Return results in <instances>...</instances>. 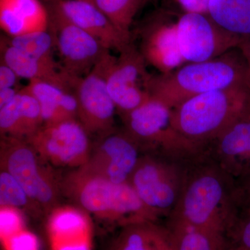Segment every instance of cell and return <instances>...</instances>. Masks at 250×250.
<instances>
[{
    "label": "cell",
    "mask_w": 250,
    "mask_h": 250,
    "mask_svg": "<svg viewBox=\"0 0 250 250\" xmlns=\"http://www.w3.org/2000/svg\"><path fill=\"white\" fill-rule=\"evenodd\" d=\"M62 188L87 213L121 228L158 219L129 182L113 183L82 167L67 176Z\"/></svg>",
    "instance_id": "obj_3"
},
{
    "label": "cell",
    "mask_w": 250,
    "mask_h": 250,
    "mask_svg": "<svg viewBox=\"0 0 250 250\" xmlns=\"http://www.w3.org/2000/svg\"><path fill=\"white\" fill-rule=\"evenodd\" d=\"M1 62L12 68L21 79L41 80L75 93L80 78L71 76L57 62L40 60L11 45L6 37L1 38Z\"/></svg>",
    "instance_id": "obj_17"
},
{
    "label": "cell",
    "mask_w": 250,
    "mask_h": 250,
    "mask_svg": "<svg viewBox=\"0 0 250 250\" xmlns=\"http://www.w3.org/2000/svg\"><path fill=\"white\" fill-rule=\"evenodd\" d=\"M241 49H243L245 55H246L247 60H248V64H249L250 72V39L245 42L241 45Z\"/></svg>",
    "instance_id": "obj_34"
},
{
    "label": "cell",
    "mask_w": 250,
    "mask_h": 250,
    "mask_svg": "<svg viewBox=\"0 0 250 250\" xmlns=\"http://www.w3.org/2000/svg\"><path fill=\"white\" fill-rule=\"evenodd\" d=\"M238 86H250L249 64L241 47L205 62H186L166 75H152L149 90L174 108L200 94Z\"/></svg>",
    "instance_id": "obj_2"
},
{
    "label": "cell",
    "mask_w": 250,
    "mask_h": 250,
    "mask_svg": "<svg viewBox=\"0 0 250 250\" xmlns=\"http://www.w3.org/2000/svg\"><path fill=\"white\" fill-rule=\"evenodd\" d=\"M44 163L27 141L1 136V170L18 181L41 211H52L58 202L60 187Z\"/></svg>",
    "instance_id": "obj_7"
},
{
    "label": "cell",
    "mask_w": 250,
    "mask_h": 250,
    "mask_svg": "<svg viewBox=\"0 0 250 250\" xmlns=\"http://www.w3.org/2000/svg\"><path fill=\"white\" fill-rule=\"evenodd\" d=\"M239 213L236 179L205 152L194 158L170 220L226 235Z\"/></svg>",
    "instance_id": "obj_1"
},
{
    "label": "cell",
    "mask_w": 250,
    "mask_h": 250,
    "mask_svg": "<svg viewBox=\"0 0 250 250\" xmlns=\"http://www.w3.org/2000/svg\"><path fill=\"white\" fill-rule=\"evenodd\" d=\"M134 42L126 45L119 57L112 54L106 70V85L121 116L139 107L150 98L149 83L152 75Z\"/></svg>",
    "instance_id": "obj_9"
},
{
    "label": "cell",
    "mask_w": 250,
    "mask_h": 250,
    "mask_svg": "<svg viewBox=\"0 0 250 250\" xmlns=\"http://www.w3.org/2000/svg\"><path fill=\"white\" fill-rule=\"evenodd\" d=\"M21 210L9 207H1V234L3 239L9 238L22 231V218Z\"/></svg>",
    "instance_id": "obj_28"
},
{
    "label": "cell",
    "mask_w": 250,
    "mask_h": 250,
    "mask_svg": "<svg viewBox=\"0 0 250 250\" xmlns=\"http://www.w3.org/2000/svg\"><path fill=\"white\" fill-rule=\"evenodd\" d=\"M48 231L53 250H90L89 218L75 207H56L51 212Z\"/></svg>",
    "instance_id": "obj_19"
},
{
    "label": "cell",
    "mask_w": 250,
    "mask_h": 250,
    "mask_svg": "<svg viewBox=\"0 0 250 250\" xmlns=\"http://www.w3.org/2000/svg\"><path fill=\"white\" fill-rule=\"evenodd\" d=\"M229 233H232L235 245L250 250V216L239 218Z\"/></svg>",
    "instance_id": "obj_29"
},
{
    "label": "cell",
    "mask_w": 250,
    "mask_h": 250,
    "mask_svg": "<svg viewBox=\"0 0 250 250\" xmlns=\"http://www.w3.org/2000/svg\"><path fill=\"white\" fill-rule=\"evenodd\" d=\"M6 38L11 45L31 57L45 62H57L53 55L54 39L49 29Z\"/></svg>",
    "instance_id": "obj_26"
},
{
    "label": "cell",
    "mask_w": 250,
    "mask_h": 250,
    "mask_svg": "<svg viewBox=\"0 0 250 250\" xmlns=\"http://www.w3.org/2000/svg\"><path fill=\"white\" fill-rule=\"evenodd\" d=\"M49 31L62 67L71 76H85L109 52L93 36L70 22L54 1L47 3Z\"/></svg>",
    "instance_id": "obj_8"
},
{
    "label": "cell",
    "mask_w": 250,
    "mask_h": 250,
    "mask_svg": "<svg viewBox=\"0 0 250 250\" xmlns=\"http://www.w3.org/2000/svg\"><path fill=\"white\" fill-rule=\"evenodd\" d=\"M177 24L179 48L186 62L210 60L244 43L207 15L178 11Z\"/></svg>",
    "instance_id": "obj_12"
},
{
    "label": "cell",
    "mask_w": 250,
    "mask_h": 250,
    "mask_svg": "<svg viewBox=\"0 0 250 250\" xmlns=\"http://www.w3.org/2000/svg\"><path fill=\"white\" fill-rule=\"evenodd\" d=\"M21 78L16 72L4 62L0 63V89L7 88H21Z\"/></svg>",
    "instance_id": "obj_32"
},
{
    "label": "cell",
    "mask_w": 250,
    "mask_h": 250,
    "mask_svg": "<svg viewBox=\"0 0 250 250\" xmlns=\"http://www.w3.org/2000/svg\"><path fill=\"white\" fill-rule=\"evenodd\" d=\"M178 11L169 6L149 14L138 29L139 50L147 65L166 75L186 63L177 36Z\"/></svg>",
    "instance_id": "obj_11"
},
{
    "label": "cell",
    "mask_w": 250,
    "mask_h": 250,
    "mask_svg": "<svg viewBox=\"0 0 250 250\" xmlns=\"http://www.w3.org/2000/svg\"><path fill=\"white\" fill-rule=\"evenodd\" d=\"M84 1H90V2H92L93 3V4H95V3H94V0H84Z\"/></svg>",
    "instance_id": "obj_36"
},
{
    "label": "cell",
    "mask_w": 250,
    "mask_h": 250,
    "mask_svg": "<svg viewBox=\"0 0 250 250\" xmlns=\"http://www.w3.org/2000/svg\"><path fill=\"white\" fill-rule=\"evenodd\" d=\"M70 22L93 36L106 48L120 52L132 42L98 6L84 0H54Z\"/></svg>",
    "instance_id": "obj_16"
},
{
    "label": "cell",
    "mask_w": 250,
    "mask_h": 250,
    "mask_svg": "<svg viewBox=\"0 0 250 250\" xmlns=\"http://www.w3.org/2000/svg\"><path fill=\"white\" fill-rule=\"evenodd\" d=\"M205 152L235 179L250 170V108L206 146Z\"/></svg>",
    "instance_id": "obj_15"
},
{
    "label": "cell",
    "mask_w": 250,
    "mask_h": 250,
    "mask_svg": "<svg viewBox=\"0 0 250 250\" xmlns=\"http://www.w3.org/2000/svg\"><path fill=\"white\" fill-rule=\"evenodd\" d=\"M43 124L39 102L27 85L13 101L0 108L1 136L27 141Z\"/></svg>",
    "instance_id": "obj_18"
},
{
    "label": "cell",
    "mask_w": 250,
    "mask_h": 250,
    "mask_svg": "<svg viewBox=\"0 0 250 250\" xmlns=\"http://www.w3.org/2000/svg\"><path fill=\"white\" fill-rule=\"evenodd\" d=\"M207 16L243 42L250 39V0H209Z\"/></svg>",
    "instance_id": "obj_23"
},
{
    "label": "cell",
    "mask_w": 250,
    "mask_h": 250,
    "mask_svg": "<svg viewBox=\"0 0 250 250\" xmlns=\"http://www.w3.org/2000/svg\"><path fill=\"white\" fill-rule=\"evenodd\" d=\"M43 1H46V2L49 3L51 1H54V0H43Z\"/></svg>",
    "instance_id": "obj_35"
},
{
    "label": "cell",
    "mask_w": 250,
    "mask_h": 250,
    "mask_svg": "<svg viewBox=\"0 0 250 250\" xmlns=\"http://www.w3.org/2000/svg\"><path fill=\"white\" fill-rule=\"evenodd\" d=\"M240 208L245 216H250V170L236 179Z\"/></svg>",
    "instance_id": "obj_30"
},
{
    "label": "cell",
    "mask_w": 250,
    "mask_h": 250,
    "mask_svg": "<svg viewBox=\"0 0 250 250\" xmlns=\"http://www.w3.org/2000/svg\"><path fill=\"white\" fill-rule=\"evenodd\" d=\"M49 19L41 0H0V26L9 37L47 30Z\"/></svg>",
    "instance_id": "obj_20"
},
{
    "label": "cell",
    "mask_w": 250,
    "mask_h": 250,
    "mask_svg": "<svg viewBox=\"0 0 250 250\" xmlns=\"http://www.w3.org/2000/svg\"><path fill=\"white\" fill-rule=\"evenodd\" d=\"M174 250H221L228 244L225 234L169 220Z\"/></svg>",
    "instance_id": "obj_24"
},
{
    "label": "cell",
    "mask_w": 250,
    "mask_h": 250,
    "mask_svg": "<svg viewBox=\"0 0 250 250\" xmlns=\"http://www.w3.org/2000/svg\"><path fill=\"white\" fill-rule=\"evenodd\" d=\"M89 135L78 119H70L42 125L27 141L46 164L78 168L91 154Z\"/></svg>",
    "instance_id": "obj_10"
},
{
    "label": "cell",
    "mask_w": 250,
    "mask_h": 250,
    "mask_svg": "<svg viewBox=\"0 0 250 250\" xmlns=\"http://www.w3.org/2000/svg\"><path fill=\"white\" fill-rule=\"evenodd\" d=\"M149 1H152V0H146V3L149 2Z\"/></svg>",
    "instance_id": "obj_37"
},
{
    "label": "cell",
    "mask_w": 250,
    "mask_h": 250,
    "mask_svg": "<svg viewBox=\"0 0 250 250\" xmlns=\"http://www.w3.org/2000/svg\"><path fill=\"white\" fill-rule=\"evenodd\" d=\"M111 56L109 51L88 75L80 78L75 88L78 120L89 134H103L113 129L117 108L106 80Z\"/></svg>",
    "instance_id": "obj_13"
},
{
    "label": "cell",
    "mask_w": 250,
    "mask_h": 250,
    "mask_svg": "<svg viewBox=\"0 0 250 250\" xmlns=\"http://www.w3.org/2000/svg\"><path fill=\"white\" fill-rule=\"evenodd\" d=\"M250 108V86L208 92L172 108L173 123L183 137L199 147L206 146Z\"/></svg>",
    "instance_id": "obj_4"
},
{
    "label": "cell",
    "mask_w": 250,
    "mask_h": 250,
    "mask_svg": "<svg viewBox=\"0 0 250 250\" xmlns=\"http://www.w3.org/2000/svg\"><path fill=\"white\" fill-rule=\"evenodd\" d=\"M0 206L20 210L41 211L18 181L3 170L0 173Z\"/></svg>",
    "instance_id": "obj_27"
},
{
    "label": "cell",
    "mask_w": 250,
    "mask_h": 250,
    "mask_svg": "<svg viewBox=\"0 0 250 250\" xmlns=\"http://www.w3.org/2000/svg\"><path fill=\"white\" fill-rule=\"evenodd\" d=\"M10 250H36L34 237L25 231H21L7 238Z\"/></svg>",
    "instance_id": "obj_31"
},
{
    "label": "cell",
    "mask_w": 250,
    "mask_h": 250,
    "mask_svg": "<svg viewBox=\"0 0 250 250\" xmlns=\"http://www.w3.org/2000/svg\"><path fill=\"white\" fill-rule=\"evenodd\" d=\"M195 157L181 158L160 152L141 156L129 183L143 203L158 218L169 217L173 211Z\"/></svg>",
    "instance_id": "obj_5"
},
{
    "label": "cell",
    "mask_w": 250,
    "mask_h": 250,
    "mask_svg": "<svg viewBox=\"0 0 250 250\" xmlns=\"http://www.w3.org/2000/svg\"><path fill=\"white\" fill-rule=\"evenodd\" d=\"M125 130L149 152L166 153L181 158H192L203 152L183 137L174 126L172 108L151 95L146 103L122 116Z\"/></svg>",
    "instance_id": "obj_6"
},
{
    "label": "cell",
    "mask_w": 250,
    "mask_h": 250,
    "mask_svg": "<svg viewBox=\"0 0 250 250\" xmlns=\"http://www.w3.org/2000/svg\"><path fill=\"white\" fill-rule=\"evenodd\" d=\"M21 88H7L0 89V108L11 103L16 98Z\"/></svg>",
    "instance_id": "obj_33"
},
{
    "label": "cell",
    "mask_w": 250,
    "mask_h": 250,
    "mask_svg": "<svg viewBox=\"0 0 250 250\" xmlns=\"http://www.w3.org/2000/svg\"><path fill=\"white\" fill-rule=\"evenodd\" d=\"M100 135L101 139L82 167L113 183L129 182L142 156V147L125 129H113Z\"/></svg>",
    "instance_id": "obj_14"
},
{
    "label": "cell",
    "mask_w": 250,
    "mask_h": 250,
    "mask_svg": "<svg viewBox=\"0 0 250 250\" xmlns=\"http://www.w3.org/2000/svg\"><path fill=\"white\" fill-rule=\"evenodd\" d=\"M109 250H174L167 227L144 221L121 228Z\"/></svg>",
    "instance_id": "obj_22"
},
{
    "label": "cell",
    "mask_w": 250,
    "mask_h": 250,
    "mask_svg": "<svg viewBox=\"0 0 250 250\" xmlns=\"http://www.w3.org/2000/svg\"><path fill=\"white\" fill-rule=\"evenodd\" d=\"M94 3L125 35L132 39L131 26L146 0H94Z\"/></svg>",
    "instance_id": "obj_25"
},
{
    "label": "cell",
    "mask_w": 250,
    "mask_h": 250,
    "mask_svg": "<svg viewBox=\"0 0 250 250\" xmlns=\"http://www.w3.org/2000/svg\"><path fill=\"white\" fill-rule=\"evenodd\" d=\"M27 87L39 102L43 125L78 119V102L74 92L36 80L29 81Z\"/></svg>",
    "instance_id": "obj_21"
}]
</instances>
